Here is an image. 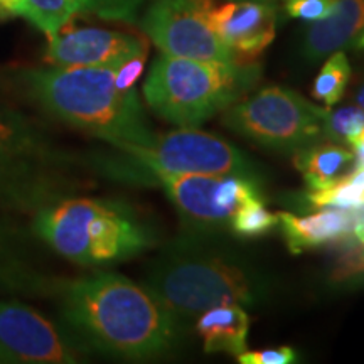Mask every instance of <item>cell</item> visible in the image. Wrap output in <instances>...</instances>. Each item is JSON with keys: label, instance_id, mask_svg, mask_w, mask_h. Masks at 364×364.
Here are the masks:
<instances>
[{"label": "cell", "instance_id": "cell-23", "mask_svg": "<svg viewBox=\"0 0 364 364\" xmlns=\"http://www.w3.org/2000/svg\"><path fill=\"white\" fill-rule=\"evenodd\" d=\"M309 203L316 208H339L348 211H361L364 208V189L358 188L346 177L326 189L311 191Z\"/></svg>", "mask_w": 364, "mask_h": 364}, {"label": "cell", "instance_id": "cell-34", "mask_svg": "<svg viewBox=\"0 0 364 364\" xmlns=\"http://www.w3.org/2000/svg\"><path fill=\"white\" fill-rule=\"evenodd\" d=\"M262 2H268V0H262Z\"/></svg>", "mask_w": 364, "mask_h": 364}, {"label": "cell", "instance_id": "cell-28", "mask_svg": "<svg viewBox=\"0 0 364 364\" xmlns=\"http://www.w3.org/2000/svg\"><path fill=\"white\" fill-rule=\"evenodd\" d=\"M27 0H0V19H26Z\"/></svg>", "mask_w": 364, "mask_h": 364}, {"label": "cell", "instance_id": "cell-26", "mask_svg": "<svg viewBox=\"0 0 364 364\" xmlns=\"http://www.w3.org/2000/svg\"><path fill=\"white\" fill-rule=\"evenodd\" d=\"M336 7V0H285V12L290 17L307 22L324 21Z\"/></svg>", "mask_w": 364, "mask_h": 364}, {"label": "cell", "instance_id": "cell-13", "mask_svg": "<svg viewBox=\"0 0 364 364\" xmlns=\"http://www.w3.org/2000/svg\"><path fill=\"white\" fill-rule=\"evenodd\" d=\"M68 193L70 179L61 171L0 159V209L34 215Z\"/></svg>", "mask_w": 364, "mask_h": 364}, {"label": "cell", "instance_id": "cell-25", "mask_svg": "<svg viewBox=\"0 0 364 364\" xmlns=\"http://www.w3.org/2000/svg\"><path fill=\"white\" fill-rule=\"evenodd\" d=\"M331 279L336 284H359L364 282V245H348L339 255Z\"/></svg>", "mask_w": 364, "mask_h": 364}, {"label": "cell", "instance_id": "cell-24", "mask_svg": "<svg viewBox=\"0 0 364 364\" xmlns=\"http://www.w3.org/2000/svg\"><path fill=\"white\" fill-rule=\"evenodd\" d=\"M364 129V110L359 107H344L339 110L327 108L324 136L332 142L349 144Z\"/></svg>", "mask_w": 364, "mask_h": 364}, {"label": "cell", "instance_id": "cell-3", "mask_svg": "<svg viewBox=\"0 0 364 364\" xmlns=\"http://www.w3.org/2000/svg\"><path fill=\"white\" fill-rule=\"evenodd\" d=\"M144 287L179 322L220 304L257 306L270 292L265 277L240 255L193 236L177 240L159 255Z\"/></svg>", "mask_w": 364, "mask_h": 364}, {"label": "cell", "instance_id": "cell-32", "mask_svg": "<svg viewBox=\"0 0 364 364\" xmlns=\"http://www.w3.org/2000/svg\"><path fill=\"white\" fill-rule=\"evenodd\" d=\"M14 359L9 356V354L4 351L2 348H0V364H12Z\"/></svg>", "mask_w": 364, "mask_h": 364}, {"label": "cell", "instance_id": "cell-22", "mask_svg": "<svg viewBox=\"0 0 364 364\" xmlns=\"http://www.w3.org/2000/svg\"><path fill=\"white\" fill-rule=\"evenodd\" d=\"M279 223V216L268 211L262 199H253L236 209L231 216L230 228L236 236L255 238L267 235Z\"/></svg>", "mask_w": 364, "mask_h": 364}, {"label": "cell", "instance_id": "cell-11", "mask_svg": "<svg viewBox=\"0 0 364 364\" xmlns=\"http://www.w3.org/2000/svg\"><path fill=\"white\" fill-rule=\"evenodd\" d=\"M46 63L51 66H120L136 54L147 53V43L117 31L83 27L48 36Z\"/></svg>", "mask_w": 364, "mask_h": 364}, {"label": "cell", "instance_id": "cell-17", "mask_svg": "<svg viewBox=\"0 0 364 364\" xmlns=\"http://www.w3.org/2000/svg\"><path fill=\"white\" fill-rule=\"evenodd\" d=\"M364 31V0H336L327 19L312 22L304 41V56L318 61L354 43Z\"/></svg>", "mask_w": 364, "mask_h": 364}, {"label": "cell", "instance_id": "cell-12", "mask_svg": "<svg viewBox=\"0 0 364 364\" xmlns=\"http://www.w3.org/2000/svg\"><path fill=\"white\" fill-rule=\"evenodd\" d=\"M209 24L238 65L258 58L275 39L277 14L262 0H231L209 12Z\"/></svg>", "mask_w": 364, "mask_h": 364}, {"label": "cell", "instance_id": "cell-9", "mask_svg": "<svg viewBox=\"0 0 364 364\" xmlns=\"http://www.w3.org/2000/svg\"><path fill=\"white\" fill-rule=\"evenodd\" d=\"M213 7V0H154L140 26L164 54L238 66L209 24Z\"/></svg>", "mask_w": 364, "mask_h": 364}, {"label": "cell", "instance_id": "cell-20", "mask_svg": "<svg viewBox=\"0 0 364 364\" xmlns=\"http://www.w3.org/2000/svg\"><path fill=\"white\" fill-rule=\"evenodd\" d=\"M26 250L24 235L0 221V287L14 292H46L48 282L34 275L27 265Z\"/></svg>", "mask_w": 364, "mask_h": 364}, {"label": "cell", "instance_id": "cell-14", "mask_svg": "<svg viewBox=\"0 0 364 364\" xmlns=\"http://www.w3.org/2000/svg\"><path fill=\"white\" fill-rule=\"evenodd\" d=\"M0 159L58 171L71 162L39 122L6 105H0Z\"/></svg>", "mask_w": 364, "mask_h": 364}, {"label": "cell", "instance_id": "cell-30", "mask_svg": "<svg viewBox=\"0 0 364 364\" xmlns=\"http://www.w3.org/2000/svg\"><path fill=\"white\" fill-rule=\"evenodd\" d=\"M353 233L356 236V240L359 243L364 245V211L361 215H358L356 218V223H354V228H353Z\"/></svg>", "mask_w": 364, "mask_h": 364}, {"label": "cell", "instance_id": "cell-1", "mask_svg": "<svg viewBox=\"0 0 364 364\" xmlns=\"http://www.w3.org/2000/svg\"><path fill=\"white\" fill-rule=\"evenodd\" d=\"M63 327L91 348L122 359H149L179 339V321L145 287L117 273L100 272L75 280L49 282Z\"/></svg>", "mask_w": 364, "mask_h": 364}, {"label": "cell", "instance_id": "cell-2", "mask_svg": "<svg viewBox=\"0 0 364 364\" xmlns=\"http://www.w3.org/2000/svg\"><path fill=\"white\" fill-rule=\"evenodd\" d=\"M118 66H49L21 73L26 95L63 124L117 150L147 147L150 130L136 90L117 86Z\"/></svg>", "mask_w": 364, "mask_h": 364}, {"label": "cell", "instance_id": "cell-10", "mask_svg": "<svg viewBox=\"0 0 364 364\" xmlns=\"http://www.w3.org/2000/svg\"><path fill=\"white\" fill-rule=\"evenodd\" d=\"M0 348L14 363L71 364L81 358V346L36 309L0 299Z\"/></svg>", "mask_w": 364, "mask_h": 364}, {"label": "cell", "instance_id": "cell-18", "mask_svg": "<svg viewBox=\"0 0 364 364\" xmlns=\"http://www.w3.org/2000/svg\"><path fill=\"white\" fill-rule=\"evenodd\" d=\"M196 331L203 338L206 353L238 356L247 351L250 317L240 304H220L199 314Z\"/></svg>", "mask_w": 364, "mask_h": 364}, {"label": "cell", "instance_id": "cell-31", "mask_svg": "<svg viewBox=\"0 0 364 364\" xmlns=\"http://www.w3.org/2000/svg\"><path fill=\"white\" fill-rule=\"evenodd\" d=\"M356 103L359 108H363L364 110V83L359 86V90L356 91Z\"/></svg>", "mask_w": 364, "mask_h": 364}, {"label": "cell", "instance_id": "cell-19", "mask_svg": "<svg viewBox=\"0 0 364 364\" xmlns=\"http://www.w3.org/2000/svg\"><path fill=\"white\" fill-rule=\"evenodd\" d=\"M297 167L311 191L326 189L354 171L351 150L329 142H317L295 152Z\"/></svg>", "mask_w": 364, "mask_h": 364}, {"label": "cell", "instance_id": "cell-21", "mask_svg": "<svg viewBox=\"0 0 364 364\" xmlns=\"http://www.w3.org/2000/svg\"><path fill=\"white\" fill-rule=\"evenodd\" d=\"M351 78V65L343 51H334L324 63L314 83L312 95L317 102L332 107L343 98Z\"/></svg>", "mask_w": 364, "mask_h": 364}, {"label": "cell", "instance_id": "cell-4", "mask_svg": "<svg viewBox=\"0 0 364 364\" xmlns=\"http://www.w3.org/2000/svg\"><path fill=\"white\" fill-rule=\"evenodd\" d=\"M33 233L83 267L125 262L156 245V233L130 206L110 199L68 198L38 209Z\"/></svg>", "mask_w": 364, "mask_h": 364}, {"label": "cell", "instance_id": "cell-6", "mask_svg": "<svg viewBox=\"0 0 364 364\" xmlns=\"http://www.w3.org/2000/svg\"><path fill=\"white\" fill-rule=\"evenodd\" d=\"M120 159L107 171L132 181H147L157 172L169 174H236L257 177V169L243 152L226 140L196 129L156 135L147 147L118 150Z\"/></svg>", "mask_w": 364, "mask_h": 364}, {"label": "cell", "instance_id": "cell-27", "mask_svg": "<svg viewBox=\"0 0 364 364\" xmlns=\"http://www.w3.org/2000/svg\"><path fill=\"white\" fill-rule=\"evenodd\" d=\"M297 359V354L292 348L263 349V351H243L238 354L241 364H290Z\"/></svg>", "mask_w": 364, "mask_h": 364}, {"label": "cell", "instance_id": "cell-33", "mask_svg": "<svg viewBox=\"0 0 364 364\" xmlns=\"http://www.w3.org/2000/svg\"><path fill=\"white\" fill-rule=\"evenodd\" d=\"M356 46L359 49H364V31L361 34H359V38L356 39Z\"/></svg>", "mask_w": 364, "mask_h": 364}, {"label": "cell", "instance_id": "cell-29", "mask_svg": "<svg viewBox=\"0 0 364 364\" xmlns=\"http://www.w3.org/2000/svg\"><path fill=\"white\" fill-rule=\"evenodd\" d=\"M351 145V152L354 156V169H363L364 167V129L354 136L349 142Z\"/></svg>", "mask_w": 364, "mask_h": 364}, {"label": "cell", "instance_id": "cell-7", "mask_svg": "<svg viewBox=\"0 0 364 364\" xmlns=\"http://www.w3.org/2000/svg\"><path fill=\"white\" fill-rule=\"evenodd\" d=\"M326 113L292 90L270 86L228 107L223 124L262 147L299 152L326 139Z\"/></svg>", "mask_w": 364, "mask_h": 364}, {"label": "cell", "instance_id": "cell-16", "mask_svg": "<svg viewBox=\"0 0 364 364\" xmlns=\"http://www.w3.org/2000/svg\"><path fill=\"white\" fill-rule=\"evenodd\" d=\"M277 216L287 247L297 255L344 241L353 233L358 211L322 208V211L309 216H295L292 213H279Z\"/></svg>", "mask_w": 364, "mask_h": 364}, {"label": "cell", "instance_id": "cell-8", "mask_svg": "<svg viewBox=\"0 0 364 364\" xmlns=\"http://www.w3.org/2000/svg\"><path fill=\"white\" fill-rule=\"evenodd\" d=\"M149 182L161 186L184 221L201 231L230 226L241 204L262 199L260 181L236 174L157 172Z\"/></svg>", "mask_w": 364, "mask_h": 364}, {"label": "cell", "instance_id": "cell-5", "mask_svg": "<svg viewBox=\"0 0 364 364\" xmlns=\"http://www.w3.org/2000/svg\"><path fill=\"white\" fill-rule=\"evenodd\" d=\"M257 76L248 66H225L161 54L144 83L145 102L179 129H198L238 102Z\"/></svg>", "mask_w": 364, "mask_h": 364}, {"label": "cell", "instance_id": "cell-15", "mask_svg": "<svg viewBox=\"0 0 364 364\" xmlns=\"http://www.w3.org/2000/svg\"><path fill=\"white\" fill-rule=\"evenodd\" d=\"M145 2L147 0H27L26 19L46 36H53L81 14L134 22Z\"/></svg>", "mask_w": 364, "mask_h": 364}]
</instances>
